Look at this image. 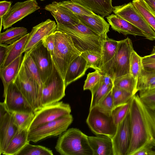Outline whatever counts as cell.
<instances>
[{"mask_svg":"<svg viewBox=\"0 0 155 155\" xmlns=\"http://www.w3.org/2000/svg\"><path fill=\"white\" fill-rule=\"evenodd\" d=\"M129 114L130 139L127 155H134L145 147H155V110L136 94L130 101Z\"/></svg>","mask_w":155,"mask_h":155,"instance_id":"cell-1","label":"cell"},{"mask_svg":"<svg viewBox=\"0 0 155 155\" xmlns=\"http://www.w3.org/2000/svg\"><path fill=\"white\" fill-rule=\"evenodd\" d=\"M56 31L63 32L71 38L75 47L81 53L91 51L101 54L107 34H100L80 22L73 26L57 24Z\"/></svg>","mask_w":155,"mask_h":155,"instance_id":"cell-2","label":"cell"},{"mask_svg":"<svg viewBox=\"0 0 155 155\" xmlns=\"http://www.w3.org/2000/svg\"><path fill=\"white\" fill-rule=\"evenodd\" d=\"M87 137L78 129L70 128L59 135L55 148L62 155H93Z\"/></svg>","mask_w":155,"mask_h":155,"instance_id":"cell-3","label":"cell"},{"mask_svg":"<svg viewBox=\"0 0 155 155\" xmlns=\"http://www.w3.org/2000/svg\"><path fill=\"white\" fill-rule=\"evenodd\" d=\"M54 49L53 61L63 79L71 62L81 52L74 46L71 37L66 34L56 31L54 32Z\"/></svg>","mask_w":155,"mask_h":155,"instance_id":"cell-4","label":"cell"},{"mask_svg":"<svg viewBox=\"0 0 155 155\" xmlns=\"http://www.w3.org/2000/svg\"><path fill=\"white\" fill-rule=\"evenodd\" d=\"M134 50L132 41L128 37L119 41L114 56L101 67L99 72L101 74L110 76L114 80L118 77L130 74V56Z\"/></svg>","mask_w":155,"mask_h":155,"instance_id":"cell-5","label":"cell"},{"mask_svg":"<svg viewBox=\"0 0 155 155\" xmlns=\"http://www.w3.org/2000/svg\"><path fill=\"white\" fill-rule=\"evenodd\" d=\"M73 120L70 114L30 130L28 140L36 143L48 137L60 135L67 130Z\"/></svg>","mask_w":155,"mask_h":155,"instance_id":"cell-6","label":"cell"},{"mask_svg":"<svg viewBox=\"0 0 155 155\" xmlns=\"http://www.w3.org/2000/svg\"><path fill=\"white\" fill-rule=\"evenodd\" d=\"M14 82L30 104L34 112L41 107L42 92L26 71L23 60Z\"/></svg>","mask_w":155,"mask_h":155,"instance_id":"cell-7","label":"cell"},{"mask_svg":"<svg viewBox=\"0 0 155 155\" xmlns=\"http://www.w3.org/2000/svg\"><path fill=\"white\" fill-rule=\"evenodd\" d=\"M66 88L64 80L53 62L51 74L43 83L41 107L59 101L65 95Z\"/></svg>","mask_w":155,"mask_h":155,"instance_id":"cell-8","label":"cell"},{"mask_svg":"<svg viewBox=\"0 0 155 155\" xmlns=\"http://www.w3.org/2000/svg\"><path fill=\"white\" fill-rule=\"evenodd\" d=\"M86 123L91 131L97 135H104L112 138L116 131L111 114L105 112L96 106L89 109Z\"/></svg>","mask_w":155,"mask_h":155,"instance_id":"cell-9","label":"cell"},{"mask_svg":"<svg viewBox=\"0 0 155 155\" xmlns=\"http://www.w3.org/2000/svg\"><path fill=\"white\" fill-rule=\"evenodd\" d=\"M113 12L140 30L146 39L151 41L155 40V31L145 20L132 2L114 7Z\"/></svg>","mask_w":155,"mask_h":155,"instance_id":"cell-10","label":"cell"},{"mask_svg":"<svg viewBox=\"0 0 155 155\" xmlns=\"http://www.w3.org/2000/svg\"><path fill=\"white\" fill-rule=\"evenodd\" d=\"M71 112L69 104L62 101L42 107L34 112V117L29 130L62 117L70 114Z\"/></svg>","mask_w":155,"mask_h":155,"instance_id":"cell-11","label":"cell"},{"mask_svg":"<svg viewBox=\"0 0 155 155\" xmlns=\"http://www.w3.org/2000/svg\"><path fill=\"white\" fill-rule=\"evenodd\" d=\"M40 8L36 0H27L16 2L11 6L8 11L2 18L3 29L11 27Z\"/></svg>","mask_w":155,"mask_h":155,"instance_id":"cell-12","label":"cell"},{"mask_svg":"<svg viewBox=\"0 0 155 155\" xmlns=\"http://www.w3.org/2000/svg\"><path fill=\"white\" fill-rule=\"evenodd\" d=\"M12 114L7 110L4 102L0 103V154H2L18 131Z\"/></svg>","mask_w":155,"mask_h":155,"instance_id":"cell-13","label":"cell"},{"mask_svg":"<svg viewBox=\"0 0 155 155\" xmlns=\"http://www.w3.org/2000/svg\"><path fill=\"white\" fill-rule=\"evenodd\" d=\"M29 52L38 68L43 83L52 72L53 62L51 54L43 45L42 41Z\"/></svg>","mask_w":155,"mask_h":155,"instance_id":"cell-14","label":"cell"},{"mask_svg":"<svg viewBox=\"0 0 155 155\" xmlns=\"http://www.w3.org/2000/svg\"><path fill=\"white\" fill-rule=\"evenodd\" d=\"M3 97L6 107L11 112H34L32 107L14 82L8 86Z\"/></svg>","mask_w":155,"mask_h":155,"instance_id":"cell-15","label":"cell"},{"mask_svg":"<svg viewBox=\"0 0 155 155\" xmlns=\"http://www.w3.org/2000/svg\"><path fill=\"white\" fill-rule=\"evenodd\" d=\"M111 138L114 155H127L130 139L129 112L117 125L115 134Z\"/></svg>","mask_w":155,"mask_h":155,"instance_id":"cell-16","label":"cell"},{"mask_svg":"<svg viewBox=\"0 0 155 155\" xmlns=\"http://www.w3.org/2000/svg\"><path fill=\"white\" fill-rule=\"evenodd\" d=\"M57 25L55 21L48 19L33 27L29 33L23 53L29 52L45 37L54 33L56 31Z\"/></svg>","mask_w":155,"mask_h":155,"instance_id":"cell-17","label":"cell"},{"mask_svg":"<svg viewBox=\"0 0 155 155\" xmlns=\"http://www.w3.org/2000/svg\"><path fill=\"white\" fill-rule=\"evenodd\" d=\"M45 9L50 12L55 19L57 24L71 26L80 22L77 15L60 5L58 2H54L46 5Z\"/></svg>","mask_w":155,"mask_h":155,"instance_id":"cell-18","label":"cell"},{"mask_svg":"<svg viewBox=\"0 0 155 155\" xmlns=\"http://www.w3.org/2000/svg\"><path fill=\"white\" fill-rule=\"evenodd\" d=\"M87 137L93 155H114L113 144L111 137L104 135L88 136Z\"/></svg>","mask_w":155,"mask_h":155,"instance_id":"cell-19","label":"cell"},{"mask_svg":"<svg viewBox=\"0 0 155 155\" xmlns=\"http://www.w3.org/2000/svg\"><path fill=\"white\" fill-rule=\"evenodd\" d=\"M106 18L112 29L115 31L125 35L145 37L139 28L115 14L110 15Z\"/></svg>","mask_w":155,"mask_h":155,"instance_id":"cell-20","label":"cell"},{"mask_svg":"<svg viewBox=\"0 0 155 155\" xmlns=\"http://www.w3.org/2000/svg\"><path fill=\"white\" fill-rule=\"evenodd\" d=\"M88 68L86 60L81 55L76 57L70 63L67 71L64 80L66 87L84 75Z\"/></svg>","mask_w":155,"mask_h":155,"instance_id":"cell-21","label":"cell"},{"mask_svg":"<svg viewBox=\"0 0 155 155\" xmlns=\"http://www.w3.org/2000/svg\"><path fill=\"white\" fill-rule=\"evenodd\" d=\"M23 58L22 54L5 67L0 68V77L4 87L3 96L8 86L14 82L19 73Z\"/></svg>","mask_w":155,"mask_h":155,"instance_id":"cell-22","label":"cell"},{"mask_svg":"<svg viewBox=\"0 0 155 155\" xmlns=\"http://www.w3.org/2000/svg\"><path fill=\"white\" fill-rule=\"evenodd\" d=\"M79 4L103 18L113 12L112 0H70Z\"/></svg>","mask_w":155,"mask_h":155,"instance_id":"cell-23","label":"cell"},{"mask_svg":"<svg viewBox=\"0 0 155 155\" xmlns=\"http://www.w3.org/2000/svg\"><path fill=\"white\" fill-rule=\"evenodd\" d=\"M83 24L100 34H107L109 31L110 24L104 18L95 14L91 16L77 15Z\"/></svg>","mask_w":155,"mask_h":155,"instance_id":"cell-24","label":"cell"},{"mask_svg":"<svg viewBox=\"0 0 155 155\" xmlns=\"http://www.w3.org/2000/svg\"><path fill=\"white\" fill-rule=\"evenodd\" d=\"M29 33L14 43L8 45L6 54L0 68L5 67L23 54Z\"/></svg>","mask_w":155,"mask_h":155,"instance_id":"cell-25","label":"cell"},{"mask_svg":"<svg viewBox=\"0 0 155 155\" xmlns=\"http://www.w3.org/2000/svg\"><path fill=\"white\" fill-rule=\"evenodd\" d=\"M29 129L18 131L12 137L6 150L2 154L5 155H16L27 143Z\"/></svg>","mask_w":155,"mask_h":155,"instance_id":"cell-26","label":"cell"},{"mask_svg":"<svg viewBox=\"0 0 155 155\" xmlns=\"http://www.w3.org/2000/svg\"><path fill=\"white\" fill-rule=\"evenodd\" d=\"M26 28L12 27L0 34V44H11L28 34Z\"/></svg>","mask_w":155,"mask_h":155,"instance_id":"cell-27","label":"cell"},{"mask_svg":"<svg viewBox=\"0 0 155 155\" xmlns=\"http://www.w3.org/2000/svg\"><path fill=\"white\" fill-rule=\"evenodd\" d=\"M23 60L26 71L42 92L43 83L38 68L29 52L25 53Z\"/></svg>","mask_w":155,"mask_h":155,"instance_id":"cell-28","label":"cell"},{"mask_svg":"<svg viewBox=\"0 0 155 155\" xmlns=\"http://www.w3.org/2000/svg\"><path fill=\"white\" fill-rule=\"evenodd\" d=\"M118 43L119 41L110 38L108 37L104 41L101 53V67L114 56L117 50Z\"/></svg>","mask_w":155,"mask_h":155,"instance_id":"cell-29","label":"cell"},{"mask_svg":"<svg viewBox=\"0 0 155 155\" xmlns=\"http://www.w3.org/2000/svg\"><path fill=\"white\" fill-rule=\"evenodd\" d=\"M132 3L145 20L155 31V15L143 0H133Z\"/></svg>","mask_w":155,"mask_h":155,"instance_id":"cell-30","label":"cell"},{"mask_svg":"<svg viewBox=\"0 0 155 155\" xmlns=\"http://www.w3.org/2000/svg\"><path fill=\"white\" fill-rule=\"evenodd\" d=\"M137 80L130 74L115 79L114 84L134 95L137 92Z\"/></svg>","mask_w":155,"mask_h":155,"instance_id":"cell-31","label":"cell"},{"mask_svg":"<svg viewBox=\"0 0 155 155\" xmlns=\"http://www.w3.org/2000/svg\"><path fill=\"white\" fill-rule=\"evenodd\" d=\"M113 86L106 84L101 80L98 84L91 91L92 98L90 109L97 105L112 90Z\"/></svg>","mask_w":155,"mask_h":155,"instance_id":"cell-32","label":"cell"},{"mask_svg":"<svg viewBox=\"0 0 155 155\" xmlns=\"http://www.w3.org/2000/svg\"><path fill=\"white\" fill-rule=\"evenodd\" d=\"M11 113L12 114L14 123L17 127L18 131H21L26 129H29L34 117V112Z\"/></svg>","mask_w":155,"mask_h":155,"instance_id":"cell-33","label":"cell"},{"mask_svg":"<svg viewBox=\"0 0 155 155\" xmlns=\"http://www.w3.org/2000/svg\"><path fill=\"white\" fill-rule=\"evenodd\" d=\"M155 83V71H148L142 68L138 79L137 91L149 88Z\"/></svg>","mask_w":155,"mask_h":155,"instance_id":"cell-34","label":"cell"},{"mask_svg":"<svg viewBox=\"0 0 155 155\" xmlns=\"http://www.w3.org/2000/svg\"><path fill=\"white\" fill-rule=\"evenodd\" d=\"M111 92L114 107L129 102L134 95L115 85L113 86Z\"/></svg>","mask_w":155,"mask_h":155,"instance_id":"cell-35","label":"cell"},{"mask_svg":"<svg viewBox=\"0 0 155 155\" xmlns=\"http://www.w3.org/2000/svg\"><path fill=\"white\" fill-rule=\"evenodd\" d=\"M51 150L44 146L27 143L16 155H53Z\"/></svg>","mask_w":155,"mask_h":155,"instance_id":"cell-36","label":"cell"},{"mask_svg":"<svg viewBox=\"0 0 155 155\" xmlns=\"http://www.w3.org/2000/svg\"><path fill=\"white\" fill-rule=\"evenodd\" d=\"M87 61L88 68H92L99 72L101 66V56L100 54L91 51L82 52L81 54Z\"/></svg>","mask_w":155,"mask_h":155,"instance_id":"cell-37","label":"cell"},{"mask_svg":"<svg viewBox=\"0 0 155 155\" xmlns=\"http://www.w3.org/2000/svg\"><path fill=\"white\" fill-rule=\"evenodd\" d=\"M58 3L77 15L91 16L95 14L81 5L71 0L64 1Z\"/></svg>","mask_w":155,"mask_h":155,"instance_id":"cell-38","label":"cell"},{"mask_svg":"<svg viewBox=\"0 0 155 155\" xmlns=\"http://www.w3.org/2000/svg\"><path fill=\"white\" fill-rule=\"evenodd\" d=\"M139 91V97L144 104L150 108L155 110V87Z\"/></svg>","mask_w":155,"mask_h":155,"instance_id":"cell-39","label":"cell"},{"mask_svg":"<svg viewBox=\"0 0 155 155\" xmlns=\"http://www.w3.org/2000/svg\"><path fill=\"white\" fill-rule=\"evenodd\" d=\"M143 68L141 57L134 50L130 58V74L137 80Z\"/></svg>","mask_w":155,"mask_h":155,"instance_id":"cell-40","label":"cell"},{"mask_svg":"<svg viewBox=\"0 0 155 155\" xmlns=\"http://www.w3.org/2000/svg\"><path fill=\"white\" fill-rule=\"evenodd\" d=\"M130 101L115 107L112 110L111 114L114 122L117 126L124 119L128 113L130 108Z\"/></svg>","mask_w":155,"mask_h":155,"instance_id":"cell-41","label":"cell"},{"mask_svg":"<svg viewBox=\"0 0 155 155\" xmlns=\"http://www.w3.org/2000/svg\"><path fill=\"white\" fill-rule=\"evenodd\" d=\"M102 76L101 73L97 71L89 73L85 81L84 90H89L91 91L100 82Z\"/></svg>","mask_w":155,"mask_h":155,"instance_id":"cell-42","label":"cell"},{"mask_svg":"<svg viewBox=\"0 0 155 155\" xmlns=\"http://www.w3.org/2000/svg\"><path fill=\"white\" fill-rule=\"evenodd\" d=\"M96 106L105 112L111 114L112 110L115 107L111 90Z\"/></svg>","mask_w":155,"mask_h":155,"instance_id":"cell-43","label":"cell"},{"mask_svg":"<svg viewBox=\"0 0 155 155\" xmlns=\"http://www.w3.org/2000/svg\"><path fill=\"white\" fill-rule=\"evenodd\" d=\"M42 42L43 45L50 53L51 56H52L54 49V33L45 37L42 39Z\"/></svg>","mask_w":155,"mask_h":155,"instance_id":"cell-44","label":"cell"},{"mask_svg":"<svg viewBox=\"0 0 155 155\" xmlns=\"http://www.w3.org/2000/svg\"><path fill=\"white\" fill-rule=\"evenodd\" d=\"M12 2L6 1L0 2V18L2 19L3 17L7 13L10 9Z\"/></svg>","mask_w":155,"mask_h":155,"instance_id":"cell-45","label":"cell"},{"mask_svg":"<svg viewBox=\"0 0 155 155\" xmlns=\"http://www.w3.org/2000/svg\"><path fill=\"white\" fill-rule=\"evenodd\" d=\"M153 147L147 146L135 153L134 155H155V151L152 150Z\"/></svg>","mask_w":155,"mask_h":155,"instance_id":"cell-46","label":"cell"},{"mask_svg":"<svg viewBox=\"0 0 155 155\" xmlns=\"http://www.w3.org/2000/svg\"><path fill=\"white\" fill-rule=\"evenodd\" d=\"M8 45L0 44V67L2 66L5 58Z\"/></svg>","mask_w":155,"mask_h":155,"instance_id":"cell-47","label":"cell"},{"mask_svg":"<svg viewBox=\"0 0 155 155\" xmlns=\"http://www.w3.org/2000/svg\"><path fill=\"white\" fill-rule=\"evenodd\" d=\"M144 69L148 71H155V61H142Z\"/></svg>","mask_w":155,"mask_h":155,"instance_id":"cell-48","label":"cell"},{"mask_svg":"<svg viewBox=\"0 0 155 155\" xmlns=\"http://www.w3.org/2000/svg\"><path fill=\"white\" fill-rule=\"evenodd\" d=\"M141 59L142 61H155V46L149 55L141 57Z\"/></svg>","mask_w":155,"mask_h":155,"instance_id":"cell-49","label":"cell"},{"mask_svg":"<svg viewBox=\"0 0 155 155\" xmlns=\"http://www.w3.org/2000/svg\"><path fill=\"white\" fill-rule=\"evenodd\" d=\"M145 2L155 15V0L149 1Z\"/></svg>","mask_w":155,"mask_h":155,"instance_id":"cell-50","label":"cell"},{"mask_svg":"<svg viewBox=\"0 0 155 155\" xmlns=\"http://www.w3.org/2000/svg\"><path fill=\"white\" fill-rule=\"evenodd\" d=\"M154 87H155V83L152 84L149 88H152Z\"/></svg>","mask_w":155,"mask_h":155,"instance_id":"cell-51","label":"cell"},{"mask_svg":"<svg viewBox=\"0 0 155 155\" xmlns=\"http://www.w3.org/2000/svg\"><path fill=\"white\" fill-rule=\"evenodd\" d=\"M41 0V1H43V0Z\"/></svg>","mask_w":155,"mask_h":155,"instance_id":"cell-52","label":"cell"}]
</instances>
